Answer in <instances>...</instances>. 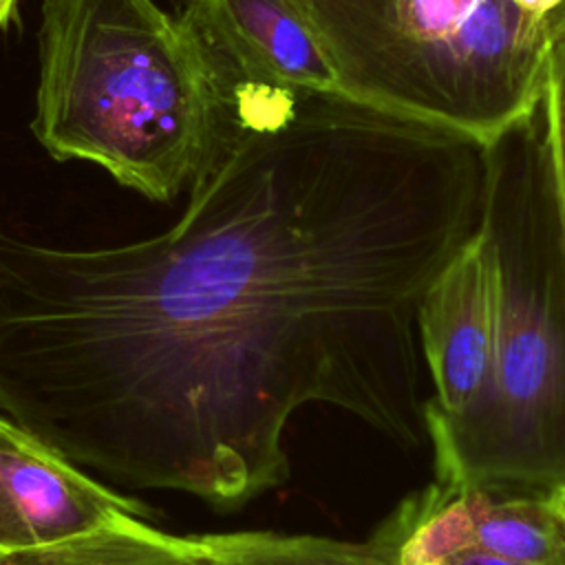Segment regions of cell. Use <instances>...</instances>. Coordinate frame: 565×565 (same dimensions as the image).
<instances>
[{
	"instance_id": "cell-1",
	"label": "cell",
	"mask_w": 565,
	"mask_h": 565,
	"mask_svg": "<svg viewBox=\"0 0 565 565\" xmlns=\"http://www.w3.org/2000/svg\"><path fill=\"white\" fill-rule=\"evenodd\" d=\"M179 221L73 249L0 236V411L79 468L227 510L282 486L305 404L426 435L417 307L481 227L490 143L216 64Z\"/></svg>"
},
{
	"instance_id": "cell-7",
	"label": "cell",
	"mask_w": 565,
	"mask_h": 565,
	"mask_svg": "<svg viewBox=\"0 0 565 565\" xmlns=\"http://www.w3.org/2000/svg\"><path fill=\"white\" fill-rule=\"evenodd\" d=\"M179 18L221 68L278 88L349 97L318 33L289 0H207Z\"/></svg>"
},
{
	"instance_id": "cell-14",
	"label": "cell",
	"mask_w": 565,
	"mask_h": 565,
	"mask_svg": "<svg viewBox=\"0 0 565 565\" xmlns=\"http://www.w3.org/2000/svg\"><path fill=\"white\" fill-rule=\"evenodd\" d=\"M15 7H18V0H0V31L7 29L15 18Z\"/></svg>"
},
{
	"instance_id": "cell-10",
	"label": "cell",
	"mask_w": 565,
	"mask_h": 565,
	"mask_svg": "<svg viewBox=\"0 0 565 565\" xmlns=\"http://www.w3.org/2000/svg\"><path fill=\"white\" fill-rule=\"evenodd\" d=\"M477 550L514 565H558L565 521L550 497L490 492L477 523Z\"/></svg>"
},
{
	"instance_id": "cell-6",
	"label": "cell",
	"mask_w": 565,
	"mask_h": 565,
	"mask_svg": "<svg viewBox=\"0 0 565 565\" xmlns=\"http://www.w3.org/2000/svg\"><path fill=\"white\" fill-rule=\"evenodd\" d=\"M150 510L66 459L11 417H0V558L95 534Z\"/></svg>"
},
{
	"instance_id": "cell-15",
	"label": "cell",
	"mask_w": 565,
	"mask_h": 565,
	"mask_svg": "<svg viewBox=\"0 0 565 565\" xmlns=\"http://www.w3.org/2000/svg\"><path fill=\"white\" fill-rule=\"evenodd\" d=\"M203 2H207V0H170L174 15H185L188 11L196 9V7L203 4Z\"/></svg>"
},
{
	"instance_id": "cell-12",
	"label": "cell",
	"mask_w": 565,
	"mask_h": 565,
	"mask_svg": "<svg viewBox=\"0 0 565 565\" xmlns=\"http://www.w3.org/2000/svg\"><path fill=\"white\" fill-rule=\"evenodd\" d=\"M446 565H514V563H510V561H505V558H499V556H494V554H488V552H468V554H463V556H457V558H452L450 563H446Z\"/></svg>"
},
{
	"instance_id": "cell-2",
	"label": "cell",
	"mask_w": 565,
	"mask_h": 565,
	"mask_svg": "<svg viewBox=\"0 0 565 565\" xmlns=\"http://www.w3.org/2000/svg\"><path fill=\"white\" fill-rule=\"evenodd\" d=\"M221 93L194 29L154 0H42L35 141L170 203L199 177Z\"/></svg>"
},
{
	"instance_id": "cell-16",
	"label": "cell",
	"mask_w": 565,
	"mask_h": 565,
	"mask_svg": "<svg viewBox=\"0 0 565 565\" xmlns=\"http://www.w3.org/2000/svg\"><path fill=\"white\" fill-rule=\"evenodd\" d=\"M550 503H552V508L558 512V516L565 521V486L556 488V490L550 494Z\"/></svg>"
},
{
	"instance_id": "cell-17",
	"label": "cell",
	"mask_w": 565,
	"mask_h": 565,
	"mask_svg": "<svg viewBox=\"0 0 565 565\" xmlns=\"http://www.w3.org/2000/svg\"><path fill=\"white\" fill-rule=\"evenodd\" d=\"M558 565H565V554H563V558L558 561Z\"/></svg>"
},
{
	"instance_id": "cell-11",
	"label": "cell",
	"mask_w": 565,
	"mask_h": 565,
	"mask_svg": "<svg viewBox=\"0 0 565 565\" xmlns=\"http://www.w3.org/2000/svg\"><path fill=\"white\" fill-rule=\"evenodd\" d=\"M539 106L552 192L565 236V2L552 13L547 79Z\"/></svg>"
},
{
	"instance_id": "cell-8",
	"label": "cell",
	"mask_w": 565,
	"mask_h": 565,
	"mask_svg": "<svg viewBox=\"0 0 565 565\" xmlns=\"http://www.w3.org/2000/svg\"><path fill=\"white\" fill-rule=\"evenodd\" d=\"M9 565H218L201 536H177L139 516L53 547L9 558Z\"/></svg>"
},
{
	"instance_id": "cell-18",
	"label": "cell",
	"mask_w": 565,
	"mask_h": 565,
	"mask_svg": "<svg viewBox=\"0 0 565 565\" xmlns=\"http://www.w3.org/2000/svg\"><path fill=\"white\" fill-rule=\"evenodd\" d=\"M0 565H9V561H2V558H0Z\"/></svg>"
},
{
	"instance_id": "cell-13",
	"label": "cell",
	"mask_w": 565,
	"mask_h": 565,
	"mask_svg": "<svg viewBox=\"0 0 565 565\" xmlns=\"http://www.w3.org/2000/svg\"><path fill=\"white\" fill-rule=\"evenodd\" d=\"M514 4H519L523 11L532 13V15H550L554 13L565 0H512Z\"/></svg>"
},
{
	"instance_id": "cell-3",
	"label": "cell",
	"mask_w": 565,
	"mask_h": 565,
	"mask_svg": "<svg viewBox=\"0 0 565 565\" xmlns=\"http://www.w3.org/2000/svg\"><path fill=\"white\" fill-rule=\"evenodd\" d=\"M539 104L490 143L483 225L501 263L490 380L452 417L426 399L424 419L435 479L550 497L565 486V236Z\"/></svg>"
},
{
	"instance_id": "cell-5",
	"label": "cell",
	"mask_w": 565,
	"mask_h": 565,
	"mask_svg": "<svg viewBox=\"0 0 565 565\" xmlns=\"http://www.w3.org/2000/svg\"><path fill=\"white\" fill-rule=\"evenodd\" d=\"M501 318V263L481 227L426 287L417 335L433 382L428 404L441 415L463 413L490 380Z\"/></svg>"
},
{
	"instance_id": "cell-4",
	"label": "cell",
	"mask_w": 565,
	"mask_h": 565,
	"mask_svg": "<svg viewBox=\"0 0 565 565\" xmlns=\"http://www.w3.org/2000/svg\"><path fill=\"white\" fill-rule=\"evenodd\" d=\"M351 99L486 143L543 97L552 13L512 0H289Z\"/></svg>"
},
{
	"instance_id": "cell-9",
	"label": "cell",
	"mask_w": 565,
	"mask_h": 565,
	"mask_svg": "<svg viewBox=\"0 0 565 565\" xmlns=\"http://www.w3.org/2000/svg\"><path fill=\"white\" fill-rule=\"evenodd\" d=\"M218 565H397L373 534L366 541H340L313 534L265 530L201 534Z\"/></svg>"
}]
</instances>
